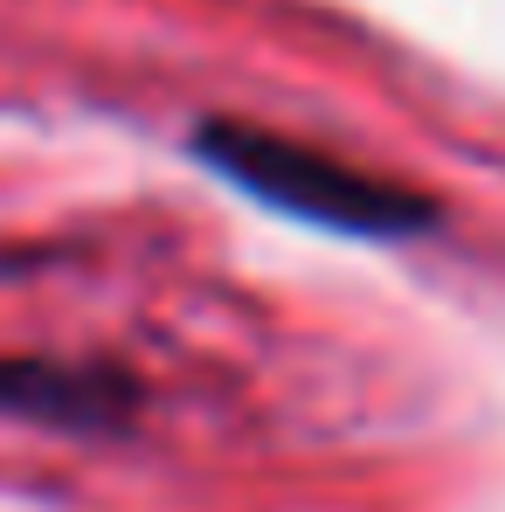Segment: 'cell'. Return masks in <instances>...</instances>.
Here are the masks:
<instances>
[{
    "label": "cell",
    "mask_w": 505,
    "mask_h": 512,
    "mask_svg": "<svg viewBox=\"0 0 505 512\" xmlns=\"http://www.w3.org/2000/svg\"><path fill=\"white\" fill-rule=\"evenodd\" d=\"M194 153L222 173L229 187H243L250 201L291 215V222H312V229H333V236H422L429 229V201L381 180L367 167H346L319 146H298L284 132H263V125H236V118H215L201 125Z\"/></svg>",
    "instance_id": "1"
},
{
    "label": "cell",
    "mask_w": 505,
    "mask_h": 512,
    "mask_svg": "<svg viewBox=\"0 0 505 512\" xmlns=\"http://www.w3.org/2000/svg\"><path fill=\"white\" fill-rule=\"evenodd\" d=\"M132 409V388L104 367H70V360H0V416L42 423L63 436H97L118 429Z\"/></svg>",
    "instance_id": "2"
}]
</instances>
